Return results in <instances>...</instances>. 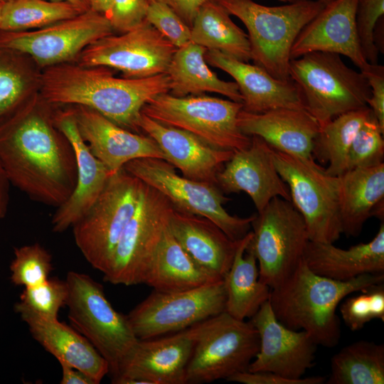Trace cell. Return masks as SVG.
Returning a JSON list of instances; mask_svg holds the SVG:
<instances>
[{
	"instance_id": "6da1fadb",
	"label": "cell",
	"mask_w": 384,
	"mask_h": 384,
	"mask_svg": "<svg viewBox=\"0 0 384 384\" xmlns=\"http://www.w3.org/2000/svg\"><path fill=\"white\" fill-rule=\"evenodd\" d=\"M40 97L0 125V161L10 183L31 199L58 207L73 191V148Z\"/></svg>"
},
{
	"instance_id": "7a4b0ae2",
	"label": "cell",
	"mask_w": 384,
	"mask_h": 384,
	"mask_svg": "<svg viewBox=\"0 0 384 384\" xmlns=\"http://www.w3.org/2000/svg\"><path fill=\"white\" fill-rule=\"evenodd\" d=\"M169 89L166 73L144 78H117L107 67L65 63L42 69L40 96L54 106L91 108L117 125L141 134L142 107Z\"/></svg>"
},
{
	"instance_id": "3957f363",
	"label": "cell",
	"mask_w": 384,
	"mask_h": 384,
	"mask_svg": "<svg viewBox=\"0 0 384 384\" xmlns=\"http://www.w3.org/2000/svg\"><path fill=\"white\" fill-rule=\"evenodd\" d=\"M383 281L384 273L335 280L316 274L302 259L284 280L271 289L269 300L276 318L284 326L304 331L317 345L333 348L341 336L336 314L339 303L347 296Z\"/></svg>"
},
{
	"instance_id": "277c9868",
	"label": "cell",
	"mask_w": 384,
	"mask_h": 384,
	"mask_svg": "<svg viewBox=\"0 0 384 384\" xmlns=\"http://www.w3.org/2000/svg\"><path fill=\"white\" fill-rule=\"evenodd\" d=\"M216 1L246 27L254 64L275 78L292 80L289 73L292 47L301 31L325 4L301 0L268 6L252 0Z\"/></svg>"
},
{
	"instance_id": "5b68a950",
	"label": "cell",
	"mask_w": 384,
	"mask_h": 384,
	"mask_svg": "<svg viewBox=\"0 0 384 384\" xmlns=\"http://www.w3.org/2000/svg\"><path fill=\"white\" fill-rule=\"evenodd\" d=\"M290 78L298 87L304 109L320 127L343 113L367 107L370 87L361 72L336 53L311 52L289 63Z\"/></svg>"
},
{
	"instance_id": "8992f818",
	"label": "cell",
	"mask_w": 384,
	"mask_h": 384,
	"mask_svg": "<svg viewBox=\"0 0 384 384\" xmlns=\"http://www.w3.org/2000/svg\"><path fill=\"white\" fill-rule=\"evenodd\" d=\"M65 281L68 319L107 361L112 380L139 339L127 315L112 307L100 283L74 271L68 272Z\"/></svg>"
},
{
	"instance_id": "52a82bcc",
	"label": "cell",
	"mask_w": 384,
	"mask_h": 384,
	"mask_svg": "<svg viewBox=\"0 0 384 384\" xmlns=\"http://www.w3.org/2000/svg\"><path fill=\"white\" fill-rule=\"evenodd\" d=\"M194 346L186 383H210L247 370L259 351V335L250 321L226 311L191 327Z\"/></svg>"
},
{
	"instance_id": "ba28073f",
	"label": "cell",
	"mask_w": 384,
	"mask_h": 384,
	"mask_svg": "<svg viewBox=\"0 0 384 384\" xmlns=\"http://www.w3.org/2000/svg\"><path fill=\"white\" fill-rule=\"evenodd\" d=\"M143 186L141 180L122 169L109 178L95 203L72 226L82 255L103 274L136 210Z\"/></svg>"
},
{
	"instance_id": "9c48e42d",
	"label": "cell",
	"mask_w": 384,
	"mask_h": 384,
	"mask_svg": "<svg viewBox=\"0 0 384 384\" xmlns=\"http://www.w3.org/2000/svg\"><path fill=\"white\" fill-rule=\"evenodd\" d=\"M291 201L305 222L310 241L334 243L342 232L339 178L329 174L314 158L291 155L270 146Z\"/></svg>"
},
{
	"instance_id": "30bf717a",
	"label": "cell",
	"mask_w": 384,
	"mask_h": 384,
	"mask_svg": "<svg viewBox=\"0 0 384 384\" xmlns=\"http://www.w3.org/2000/svg\"><path fill=\"white\" fill-rule=\"evenodd\" d=\"M242 103L206 95L176 97L157 95L142 113L166 126L176 127L219 149L233 151L247 148L249 137L240 129L238 116Z\"/></svg>"
},
{
	"instance_id": "8fae6325",
	"label": "cell",
	"mask_w": 384,
	"mask_h": 384,
	"mask_svg": "<svg viewBox=\"0 0 384 384\" xmlns=\"http://www.w3.org/2000/svg\"><path fill=\"white\" fill-rule=\"evenodd\" d=\"M123 169L159 191L176 209L210 220L233 240L250 231L256 214L245 218L230 214L223 207L228 199L216 184L179 175L171 164L160 159H134Z\"/></svg>"
},
{
	"instance_id": "7c38bea8",
	"label": "cell",
	"mask_w": 384,
	"mask_h": 384,
	"mask_svg": "<svg viewBox=\"0 0 384 384\" xmlns=\"http://www.w3.org/2000/svg\"><path fill=\"white\" fill-rule=\"evenodd\" d=\"M251 227L247 247L257 259L260 280L272 289L303 259L309 241L306 226L292 201L276 197L257 213Z\"/></svg>"
},
{
	"instance_id": "4fadbf2b",
	"label": "cell",
	"mask_w": 384,
	"mask_h": 384,
	"mask_svg": "<svg viewBox=\"0 0 384 384\" xmlns=\"http://www.w3.org/2000/svg\"><path fill=\"white\" fill-rule=\"evenodd\" d=\"M174 207L159 191L145 184L103 279L112 284H142Z\"/></svg>"
},
{
	"instance_id": "5bb4252c",
	"label": "cell",
	"mask_w": 384,
	"mask_h": 384,
	"mask_svg": "<svg viewBox=\"0 0 384 384\" xmlns=\"http://www.w3.org/2000/svg\"><path fill=\"white\" fill-rule=\"evenodd\" d=\"M225 301L223 279L181 292L154 290L127 316L137 338L149 339L216 316L225 311Z\"/></svg>"
},
{
	"instance_id": "9a60e30c",
	"label": "cell",
	"mask_w": 384,
	"mask_h": 384,
	"mask_svg": "<svg viewBox=\"0 0 384 384\" xmlns=\"http://www.w3.org/2000/svg\"><path fill=\"white\" fill-rule=\"evenodd\" d=\"M113 33L104 14L89 10L34 31L0 30V46L28 55L43 69L76 60L87 46Z\"/></svg>"
},
{
	"instance_id": "2e32d148",
	"label": "cell",
	"mask_w": 384,
	"mask_h": 384,
	"mask_svg": "<svg viewBox=\"0 0 384 384\" xmlns=\"http://www.w3.org/2000/svg\"><path fill=\"white\" fill-rule=\"evenodd\" d=\"M176 49L145 20L134 29L91 43L75 61L85 67L115 69L124 78H144L165 74Z\"/></svg>"
},
{
	"instance_id": "e0dca14e",
	"label": "cell",
	"mask_w": 384,
	"mask_h": 384,
	"mask_svg": "<svg viewBox=\"0 0 384 384\" xmlns=\"http://www.w3.org/2000/svg\"><path fill=\"white\" fill-rule=\"evenodd\" d=\"M260 339L257 353L249 372H272L300 378L314 365L318 346L304 331L290 329L276 318L270 303L265 302L251 317Z\"/></svg>"
},
{
	"instance_id": "ac0fdd59",
	"label": "cell",
	"mask_w": 384,
	"mask_h": 384,
	"mask_svg": "<svg viewBox=\"0 0 384 384\" xmlns=\"http://www.w3.org/2000/svg\"><path fill=\"white\" fill-rule=\"evenodd\" d=\"M194 340L190 330L157 339H139L122 364L115 384H186Z\"/></svg>"
},
{
	"instance_id": "d6986e66",
	"label": "cell",
	"mask_w": 384,
	"mask_h": 384,
	"mask_svg": "<svg viewBox=\"0 0 384 384\" xmlns=\"http://www.w3.org/2000/svg\"><path fill=\"white\" fill-rule=\"evenodd\" d=\"M217 185L223 193H246L257 213L274 198L291 201L288 186L277 170L270 146L257 136L251 137L247 148L233 152L218 174Z\"/></svg>"
},
{
	"instance_id": "ffe728a7",
	"label": "cell",
	"mask_w": 384,
	"mask_h": 384,
	"mask_svg": "<svg viewBox=\"0 0 384 384\" xmlns=\"http://www.w3.org/2000/svg\"><path fill=\"white\" fill-rule=\"evenodd\" d=\"M70 107L80 136L111 175L134 159L166 161L164 152L149 136L126 129L91 108L80 105Z\"/></svg>"
},
{
	"instance_id": "44dd1931",
	"label": "cell",
	"mask_w": 384,
	"mask_h": 384,
	"mask_svg": "<svg viewBox=\"0 0 384 384\" xmlns=\"http://www.w3.org/2000/svg\"><path fill=\"white\" fill-rule=\"evenodd\" d=\"M53 119L55 126L71 144L77 164L75 188L68 198L57 207L51 220L53 231L62 233L86 213L112 175L80 136L70 107L55 110Z\"/></svg>"
},
{
	"instance_id": "7402d4cb",
	"label": "cell",
	"mask_w": 384,
	"mask_h": 384,
	"mask_svg": "<svg viewBox=\"0 0 384 384\" xmlns=\"http://www.w3.org/2000/svg\"><path fill=\"white\" fill-rule=\"evenodd\" d=\"M358 0H332L301 31L291 49V60L311 52H328L348 58L359 69L365 59L356 31Z\"/></svg>"
},
{
	"instance_id": "603a6c76",
	"label": "cell",
	"mask_w": 384,
	"mask_h": 384,
	"mask_svg": "<svg viewBox=\"0 0 384 384\" xmlns=\"http://www.w3.org/2000/svg\"><path fill=\"white\" fill-rule=\"evenodd\" d=\"M139 127L157 143L166 161L178 169L184 177L195 181L217 185L218 174L234 152L213 146L190 132L162 124L143 113Z\"/></svg>"
},
{
	"instance_id": "cb8c5ba5",
	"label": "cell",
	"mask_w": 384,
	"mask_h": 384,
	"mask_svg": "<svg viewBox=\"0 0 384 384\" xmlns=\"http://www.w3.org/2000/svg\"><path fill=\"white\" fill-rule=\"evenodd\" d=\"M204 57L208 65L234 79L242 98L243 110L262 113L278 108L305 110L299 90L292 80H279L260 66L217 50H207Z\"/></svg>"
},
{
	"instance_id": "d4e9b609",
	"label": "cell",
	"mask_w": 384,
	"mask_h": 384,
	"mask_svg": "<svg viewBox=\"0 0 384 384\" xmlns=\"http://www.w3.org/2000/svg\"><path fill=\"white\" fill-rule=\"evenodd\" d=\"M238 125L245 134L257 136L277 150L314 158V144L320 125L305 110L278 108L252 113L242 109L238 116Z\"/></svg>"
},
{
	"instance_id": "484cf974",
	"label": "cell",
	"mask_w": 384,
	"mask_h": 384,
	"mask_svg": "<svg viewBox=\"0 0 384 384\" xmlns=\"http://www.w3.org/2000/svg\"><path fill=\"white\" fill-rule=\"evenodd\" d=\"M168 227L196 265L218 279H224L232 265L238 240L230 239L210 220L175 208Z\"/></svg>"
},
{
	"instance_id": "4316f807",
	"label": "cell",
	"mask_w": 384,
	"mask_h": 384,
	"mask_svg": "<svg viewBox=\"0 0 384 384\" xmlns=\"http://www.w3.org/2000/svg\"><path fill=\"white\" fill-rule=\"evenodd\" d=\"M33 338L58 362H63L90 376L99 384L109 373V364L80 332L58 319L29 312L18 314Z\"/></svg>"
},
{
	"instance_id": "83f0119b",
	"label": "cell",
	"mask_w": 384,
	"mask_h": 384,
	"mask_svg": "<svg viewBox=\"0 0 384 384\" xmlns=\"http://www.w3.org/2000/svg\"><path fill=\"white\" fill-rule=\"evenodd\" d=\"M303 259L317 274L338 281H347L365 274L384 273V224L375 237L342 249L334 245L309 241Z\"/></svg>"
},
{
	"instance_id": "f1b7e54d",
	"label": "cell",
	"mask_w": 384,
	"mask_h": 384,
	"mask_svg": "<svg viewBox=\"0 0 384 384\" xmlns=\"http://www.w3.org/2000/svg\"><path fill=\"white\" fill-rule=\"evenodd\" d=\"M338 178L342 232L356 237L371 216L383 220L384 164L348 170Z\"/></svg>"
},
{
	"instance_id": "f546056e",
	"label": "cell",
	"mask_w": 384,
	"mask_h": 384,
	"mask_svg": "<svg viewBox=\"0 0 384 384\" xmlns=\"http://www.w3.org/2000/svg\"><path fill=\"white\" fill-rule=\"evenodd\" d=\"M219 280L223 279H218L192 260L167 227L144 276L142 284L151 287L154 291L175 292Z\"/></svg>"
},
{
	"instance_id": "4dcf8cb0",
	"label": "cell",
	"mask_w": 384,
	"mask_h": 384,
	"mask_svg": "<svg viewBox=\"0 0 384 384\" xmlns=\"http://www.w3.org/2000/svg\"><path fill=\"white\" fill-rule=\"evenodd\" d=\"M206 50L193 42L176 49L166 73L170 82L169 93L184 97L214 92L242 103L237 84L220 79L209 68L204 57Z\"/></svg>"
},
{
	"instance_id": "1f68e13d",
	"label": "cell",
	"mask_w": 384,
	"mask_h": 384,
	"mask_svg": "<svg viewBox=\"0 0 384 384\" xmlns=\"http://www.w3.org/2000/svg\"><path fill=\"white\" fill-rule=\"evenodd\" d=\"M252 235L249 231L238 240L232 265L223 279L225 311L239 320L252 317L270 296L271 289L260 280L257 259L247 247Z\"/></svg>"
},
{
	"instance_id": "d6a6232c",
	"label": "cell",
	"mask_w": 384,
	"mask_h": 384,
	"mask_svg": "<svg viewBox=\"0 0 384 384\" xmlns=\"http://www.w3.org/2000/svg\"><path fill=\"white\" fill-rule=\"evenodd\" d=\"M41 70L28 55L0 46V125L40 97Z\"/></svg>"
},
{
	"instance_id": "836d02e7",
	"label": "cell",
	"mask_w": 384,
	"mask_h": 384,
	"mask_svg": "<svg viewBox=\"0 0 384 384\" xmlns=\"http://www.w3.org/2000/svg\"><path fill=\"white\" fill-rule=\"evenodd\" d=\"M191 42L244 62L251 60L247 34L216 0L202 5L191 27Z\"/></svg>"
},
{
	"instance_id": "e575fe53",
	"label": "cell",
	"mask_w": 384,
	"mask_h": 384,
	"mask_svg": "<svg viewBox=\"0 0 384 384\" xmlns=\"http://www.w3.org/2000/svg\"><path fill=\"white\" fill-rule=\"evenodd\" d=\"M327 384H383L384 345L361 340L342 348L331 360Z\"/></svg>"
},
{
	"instance_id": "d590c367",
	"label": "cell",
	"mask_w": 384,
	"mask_h": 384,
	"mask_svg": "<svg viewBox=\"0 0 384 384\" xmlns=\"http://www.w3.org/2000/svg\"><path fill=\"white\" fill-rule=\"evenodd\" d=\"M372 112L367 106L340 114L320 127L312 155L328 164L326 171L339 176L347 170L349 148L359 128Z\"/></svg>"
},
{
	"instance_id": "8d00e7d4",
	"label": "cell",
	"mask_w": 384,
	"mask_h": 384,
	"mask_svg": "<svg viewBox=\"0 0 384 384\" xmlns=\"http://www.w3.org/2000/svg\"><path fill=\"white\" fill-rule=\"evenodd\" d=\"M67 1L7 0L4 2L0 30L21 31L41 28L83 13Z\"/></svg>"
},
{
	"instance_id": "74e56055",
	"label": "cell",
	"mask_w": 384,
	"mask_h": 384,
	"mask_svg": "<svg viewBox=\"0 0 384 384\" xmlns=\"http://www.w3.org/2000/svg\"><path fill=\"white\" fill-rule=\"evenodd\" d=\"M68 287L65 280L51 277L33 287H24L15 304L16 313L29 312L45 318L58 319L60 309L66 306Z\"/></svg>"
},
{
	"instance_id": "f35d334b",
	"label": "cell",
	"mask_w": 384,
	"mask_h": 384,
	"mask_svg": "<svg viewBox=\"0 0 384 384\" xmlns=\"http://www.w3.org/2000/svg\"><path fill=\"white\" fill-rule=\"evenodd\" d=\"M9 268L14 285L36 286L49 278L53 269L52 255L38 242L15 247Z\"/></svg>"
},
{
	"instance_id": "ab89813d",
	"label": "cell",
	"mask_w": 384,
	"mask_h": 384,
	"mask_svg": "<svg viewBox=\"0 0 384 384\" xmlns=\"http://www.w3.org/2000/svg\"><path fill=\"white\" fill-rule=\"evenodd\" d=\"M383 133L372 112L359 128L349 148L346 171L383 163Z\"/></svg>"
},
{
	"instance_id": "60d3db41",
	"label": "cell",
	"mask_w": 384,
	"mask_h": 384,
	"mask_svg": "<svg viewBox=\"0 0 384 384\" xmlns=\"http://www.w3.org/2000/svg\"><path fill=\"white\" fill-rule=\"evenodd\" d=\"M348 297L340 306L343 322L352 331H360L373 319L384 321V285L374 284Z\"/></svg>"
},
{
	"instance_id": "b9f144b4",
	"label": "cell",
	"mask_w": 384,
	"mask_h": 384,
	"mask_svg": "<svg viewBox=\"0 0 384 384\" xmlns=\"http://www.w3.org/2000/svg\"><path fill=\"white\" fill-rule=\"evenodd\" d=\"M384 14V0H358L356 26L360 46L366 61L377 64L378 50L374 43L373 33L378 20Z\"/></svg>"
},
{
	"instance_id": "7bdbcfd3",
	"label": "cell",
	"mask_w": 384,
	"mask_h": 384,
	"mask_svg": "<svg viewBox=\"0 0 384 384\" xmlns=\"http://www.w3.org/2000/svg\"><path fill=\"white\" fill-rule=\"evenodd\" d=\"M146 20L176 48L191 42V27L164 4L149 1Z\"/></svg>"
},
{
	"instance_id": "ee69618b",
	"label": "cell",
	"mask_w": 384,
	"mask_h": 384,
	"mask_svg": "<svg viewBox=\"0 0 384 384\" xmlns=\"http://www.w3.org/2000/svg\"><path fill=\"white\" fill-rule=\"evenodd\" d=\"M149 0H112L105 16L114 31L123 33L139 26L145 20Z\"/></svg>"
},
{
	"instance_id": "f6af8a7d",
	"label": "cell",
	"mask_w": 384,
	"mask_h": 384,
	"mask_svg": "<svg viewBox=\"0 0 384 384\" xmlns=\"http://www.w3.org/2000/svg\"><path fill=\"white\" fill-rule=\"evenodd\" d=\"M360 71L370 87V97L367 105L384 131V66L368 63Z\"/></svg>"
},
{
	"instance_id": "bcb514c9",
	"label": "cell",
	"mask_w": 384,
	"mask_h": 384,
	"mask_svg": "<svg viewBox=\"0 0 384 384\" xmlns=\"http://www.w3.org/2000/svg\"><path fill=\"white\" fill-rule=\"evenodd\" d=\"M227 380L242 384H323L326 383V379L323 376L302 377L294 379L272 372H249L246 370L230 376Z\"/></svg>"
},
{
	"instance_id": "7dc6e473",
	"label": "cell",
	"mask_w": 384,
	"mask_h": 384,
	"mask_svg": "<svg viewBox=\"0 0 384 384\" xmlns=\"http://www.w3.org/2000/svg\"><path fill=\"white\" fill-rule=\"evenodd\" d=\"M155 1L171 8L181 18L191 27L193 20L203 4L209 0H149Z\"/></svg>"
},
{
	"instance_id": "c3c4849f",
	"label": "cell",
	"mask_w": 384,
	"mask_h": 384,
	"mask_svg": "<svg viewBox=\"0 0 384 384\" xmlns=\"http://www.w3.org/2000/svg\"><path fill=\"white\" fill-rule=\"evenodd\" d=\"M59 363L62 369L60 384H95V381L82 371L63 362Z\"/></svg>"
},
{
	"instance_id": "681fc988",
	"label": "cell",
	"mask_w": 384,
	"mask_h": 384,
	"mask_svg": "<svg viewBox=\"0 0 384 384\" xmlns=\"http://www.w3.org/2000/svg\"><path fill=\"white\" fill-rule=\"evenodd\" d=\"M10 181L0 161V220L6 215L9 204Z\"/></svg>"
},
{
	"instance_id": "f907efd6",
	"label": "cell",
	"mask_w": 384,
	"mask_h": 384,
	"mask_svg": "<svg viewBox=\"0 0 384 384\" xmlns=\"http://www.w3.org/2000/svg\"><path fill=\"white\" fill-rule=\"evenodd\" d=\"M90 10L106 16L111 7L112 0H86Z\"/></svg>"
},
{
	"instance_id": "816d5d0a",
	"label": "cell",
	"mask_w": 384,
	"mask_h": 384,
	"mask_svg": "<svg viewBox=\"0 0 384 384\" xmlns=\"http://www.w3.org/2000/svg\"><path fill=\"white\" fill-rule=\"evenodd\" d=\"M50 1H67V2L71 3L75 5L79 9H80L82 11H87L90 10L88 3L87 2L86 0H50Z\"/></svg>"
},
{
	"instance_id": "f5cc1de1",
	"label": "cell",
	"mask_w": 384,
	"mask_h": 384,
	"mask_svg": "<svg viewBox=\"0 0 384 384\" xmlns=\"http://www.w3.org/2000/svg\"><path fill=\"white\" fill-rule=\"evenodd\" d=\"M279 1H283V2L293 3V2L301 1V0H279ZM317 1H321L324 4H326L329 3L330 1H331L332 0H317Z\"/></svg>"
},
{
	"instance_id": "db71d44e",
	"label": "cell",
	"mask_w": 384,
	"mask_h": 384,
	"mask_svg": "<svg viewBox=\"0 0 384 384\" xmlns=\"http://www.w3.org/2000/svg\"><path fill=\"white\" fill-rule=\"evenodd\" d=\"M3 5H4V2H0V23H1V12H2Z\"/></svg>"
},
{
	"instance_id": "11a10c76",
	"label": "cell",
	"mask_w": 384,
	"mask_h": 384,
	"mask_svg": "<svg viewBox=\"0 0 384 384\" xmlns=\"http://www.w3.org/2000/svg\"><path fill=\"white\" fill-rule=\"evenodd\" d=\"M6 1H7V0H0V2H4Z\"/></svg>"
}]
</instances>
